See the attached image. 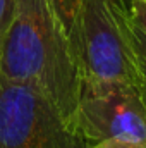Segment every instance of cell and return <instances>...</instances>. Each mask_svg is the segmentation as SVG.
<instances>
[{"label": "cell", "instance_id": "obj_6", "mask_svg": "<svg viewBox=\"0 0 146 148\" xmlns=\"http://www.w3.org/2000/svg\"><path fill=\"white\" fill-rule=\"evenodd\" d=\"M14 7H16V0H0V48H2L5 31L9 28V23L12 19Z\"/></svg>", "mask_w": 146, "mask_h": 148}, {"label": "cell", "instance_id": "obj_7", "mask_svg": "<svg viewBox=\"0 0 146 148\" xmlns=\"http://www.w3.org/2000/svg\"><path fill=\"white\" fill-rule=\"evenodd\" d=\"M91 148H146V145L132 143V141H122V140H105V141L91 145Z\"/></svg>", "mask_w": 146, "mask_h": 148}, {"label": "cell", "instance_id": "obj_4", "mask_svg": "<svg viewBox=\"0 0 146 148\" xmlns=\"http://www.w3.org/2000/svg\"><path fill=\"white\" fill-rule=\"evenodd\" d=\"M129 40L136 60V84L146 105V35L131 21V17H129Z\"/></svg>", "mask_w": 146, "mask_h": 148}, {"label": "cell", "instance_id": "obj_5", "mask_svg": "<svg viewBox=\"0 0 146 148\" xmlns=\"http://www.w3.org/2000/svg\"><path fill=\"white\" fill-rule=\"evenodd\" d=\"M131 21L146 35V0H127Z\"/></svg>", "mask_w": 146, "mask_h": 148}, {"label": "cell", "instance_id": "obj_1", "mask_svg": "<svg viewBox=\"0 0 146 148\" xmlns=\"http://www.w3.org/2000/svg\"><path fill=\"white\" fill-rule=\"evenodd\" d=\"M0 76L38 90L76 124L83 79L53 0H16L0 48Z\"/></svg>", "mask_w": 146, "mask_h": 148}, {"label": "cell", "instance_id": "obj_2", "mask_svg": "<svg viewBox=\"0 0 146 148\" xmlns=\"http://www.w3.org/2000/svg\"><path fill=\"white\" fill-rule=\"evenodd\" d=\"M0 148H91L43 93L0 76Z\"/></svg>", "mask_w": 146, "mask_h": 148}, {"label": "cell", "instance_id": "obj_3", "mask_svg": "<svg viewBox=\"0 0 146 148\" xmlns=\"http://www.w3.org/2000/svg\"><path fill=\"white\" fill-rule=\"evenodd\" d=\"M76 126L91 145L105 140L146 145V105L138 84L117 79L83 81Z\"/></svg>", "mask_w": 146, "mask_h": 148}]
</instances>
